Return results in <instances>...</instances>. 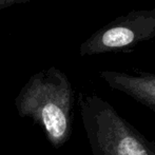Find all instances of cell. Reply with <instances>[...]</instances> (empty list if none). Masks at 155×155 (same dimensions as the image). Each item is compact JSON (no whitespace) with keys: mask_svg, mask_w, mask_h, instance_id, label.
Returning a JSON list of instances; mask_svg holds the SVG:
<instances>
[{"mask_svg":"<svg viewBox=\"0 0 155 155\" xmlns=\"http://www.w3.org/2000/svg\"><path fill=\"white\" fill-rule=\"evenodd\" d=\"M78 104L93 155H155V143L106 100L95 94H79Z\"/></svg>","mask_w":155,"mask_h":155,"instance_id":"7a4b0ae2","label":"cell"},{"mask_svg":"<svg viewBox=\"0 0 155 155\" xmlns=\"http://www.w3.org/2000/svg\"><path fill=\"white\" fill-rule=\"evenodd\" d=\"M29 1H31V0H0V11L11 8V6L15 5V4L25 3V2Z\"/></svg>","mask_w":155,"mask_h":155,"instance_id":"5b68a950","label":"cell"},{"mask_svg":"<svg viewBox=\"0 0 155 155\" xmlns=\"http://www.w3.org/2000/svg\"><path fill=\"white\" fill-rule=\"evenodd\" d=\"M143 16H135V18L124 19V22L117 23L114 27H109L94 34L90 39L80 47V54L92 55L115 49H123L128 45L148 38L151 33H155V18L140 25Z\"/></svg>","mask_w":155,"mask_h":155,"instance_id":"3957f363","label":"cell"},{"mask_svg":"<svg viewBox=\"0 0 155 155\" xmlns=\"http://www.w3.org/2000/svg\"><path fill=\"white\" fill-rule=\"evenodd\" d=\"M19 116L30 117L45 130L53 147L70 139L73 121L74 91L68 76L50 67L30 77L15 98Z\"/></svg>","mask_w":155,"mask_h":155,"instance_id":"6da1fadb","label":"cell"},{"mask_svg":"<svg viewBox=\"0 0 155 155\" xmlns=\"http://www.w3.org/2000/svg\"><path fill=\"white\" fill-rule=\"evenodd\" d=\"M101 78L112 89L120 91L155 112V75L140 73L129 75L127 73L104 71Z\"/></svg>","mask_w":155,"mask_h":155,"instance_id":"277c9868","label":"cell"}]
</instances>
